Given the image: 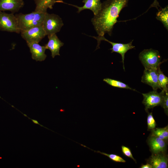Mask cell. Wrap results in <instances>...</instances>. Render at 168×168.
Returning a JSON list of instances; mask_svg holds the SVG:
<instances>
[{
	"instance_id": "obj_17",
	"label": "cell",
	"mask_w": 168,
	"mask_h": 168,
	"mask_svg": "<svg viewBox=\"0 0 168 168\" xmlns=\"http://www.w3.org/2000/svg\"><path fill=\"white\" fill-rule=\"evenodd\" d=\"M156 18L163 24L164 27L168 30V6L161 8L156 13Z\"/></svg>"
},
{
	"instance_id": "obj_2",
	"label": "cell",
	"mask_w": 168,
	"mask_h": 168,
	"mask_svg": "<svg viewBox=\"0 0 168 168\" xmlns=\"http://www.w3.org/2000/svg\"><path fill=\"white\" fill-rule=\"evenodd\" d=\"M45 14L35 11L28 14L20 13L16 14L20 31L42 25Z\"/></svg>"
},
{
	"instance_id": "obj_27",
	"label": "cell",
	"mask_w": 168,
	"mask_h": 168,
	"mask_svg": "<svg viewBox=\"0 0 168 168\" xmlns=\"http://www.w3.org/2000/svg\"><path fill=\"white\" fill-rule=\"evenodd\" d=\"M31 119L33 122L34 123V124H38L39 125H40L41 127H43L45 128H46L48 129H49L48 128H47L45 127H44V126H43L42 125H41V124H40L36 120H35V119Z\"/></svg>"
},
{
	"instance_id": "obj_15",
	"label": "cell",
	"mask_w": 168,
	"mask_h": 168,
	"mask_svg": "<svg viewBox=\"0 0 168 168\" xmlns=\"http://www.w3.org/2000/svg\"><path fill=\"white\" fill-rule=\"evenodd\" d=\"M82 2L84 5L82 7L68 4L73 6L78 9L77 12L79 13L85 9H89L91 11L94 15H96L101 9L102 3L100 0H83Z\"/></svg>"
},
{
	"instance_id": "obj_23",
	"label": "cell",
	"mask_w": 168,
	"mask_h": 168,
	"mask_svg": "<svg viewBox=\"0 0 168 168\" xmlns=\"http://www.w3.org/2000/svg\"><path fill=\"white\" fill-rule=\"evenodd\" d=\"M163 107L166 114H168V91L165 92L163 103L161 106Z\"/></svg>"
},
{
	"instance_id": "obj_14",
	"label": "cell",
	"mask_w": 168,
	"mask_h": 168,
	"mask_svg": "<svg viewBox=\"0 0 168 168\" xmlns=\"http://www.w3.org/2000/svg\"><path fill=\"white\" fill-rule=\"evenodd\" d=\"M48 37L49 41L44 46L46 49L51 51V56L54 58L56 55H60V49L64 45V43L59 39L56 34Z\"/></svg>"
},
{
	"instance_id": "obj_21",
	"label": "cell",
	"mask_w": 168,
	"mask_h": 168,
	"mask_svg": "<svg viewBox=\"0 0 168 168\" xmlns=\"http://www.w3.org/2000/svg\"><path fill=\"white\" fill-rule=\"evenodd\" d=\"M81 146H83V147L87 148L89 149H90L92 151H93L94 152H96L98 153H100L103 155H105V156H107L108 157H109L110 160H112L113 161H114L115 162H122V163H124L126 162V161L124 160L122 158L121 156L117 155L115 154H107L105 152H102L100 151H96L95 150H93L92 149H91L86 146L83 145L82 144H80Z\"/></svg>"
},
{
	"instance_id": "obj_20",
	"label": "cell",
	"mask_w": 168,
	"mask_h": 168,
	"mask_svg": "<svg viewBox=\"0 0 168 168\" xmlns=\"http://www.w3.org/2000/svg\"><path fill=\"white\" fill-rule=\"evenodd\" d=\"M158 82L161 90H163L165 92L168 91V78L161 70L160 66L158 68Z\"/></svg>"
},
{
	"instance_id": "obj_10",
	"label": "cell",
	"mask_w": 168,
	"mask_h": 168,
	"mask_svg": "<svg viewBox=\"0 0 168 168\" xmlns=\"http://www.w3.org/2000/svg\"><path fill=\"white\" fill-rule=\"evenodd\" d=\"M167 142L151 134L147 140V143L152 153H166L167 149Z\"/></svg>"
},
{
	"instance_id": "obj_7",
	"label": "cell",
	"mask_w": 168,
	"mask_h": 168,
	"mask_svg": "<svg viewBox=\"0 0 168 168\" xmlns=\"http://www.w3.org/2000/svg\"><path fill=\"white\" fill-rule=\"evenodd\" d=\"M165 91L162 90L160 93L156 91L153 90L146 93H142L143 99L142 104L145 107V109L147 112L148 110L154 107L158 106H162Z\"/></svg>"
},
{
	"instance_id": "obj_24",
	"label": "cell",
	"mask_w": 168,
	"mask_h": 168,
	"mask_svg": "<svg viewBox=\"0 0 168 168\" xmlns=\"http://www.w3.org/2000/svg\"><path fill=\"white\" fill-rule=\"evenodd\" d=\"M122 151L125 156L133 159L136 163V161L133 157L130 149L128 147L124 146H121Z\"/></svg>"
},
{
	"instance_id": "obj_28",
	"label": "cell",
	"mask_w": 168,
	"mask_h": 168,
	"mask_svg": "<svg viewBox=\"0 0 168 168\" xmlns=\"http://www.w3.org/2000/svg\"><path fill=\"white\" fill-rule=\"evenodd\" d=\"M23 114L25 116L27 117V116L26 114Z\"/></svg>"
},
{
	"instance_id": "obj_18",
	"label": "cell",
	"mask_w": 168,
	"mask_h": 168,
	"mask_svg": "<svg viewBox=\"0 0 168 168\" xmlns=\"http://www.w3.org/2000/svg\"><path fill=\"white\" fill-rule=\"evenodd\" d=\"M151 135L156 136L166 141L168 139V125L163 128H155L152 130Z\"/></svg>"
},
{
	"instance_id": "obj_26",
	"label": "cell",
	"mask_w": 168,
	"mask_h": 168,
	"mask_svg": "<svg viewBox=\"0 0 168 168\" xmlns=\"http://www.w3.org/2000/svg\"><path fill=\"white\" fill-rule=\"evenodd\" d=\"M141 168H152V166L149 163H147L145 165H142Z\"/></svg>"
},
{
	"instance_id": "obj_6",
	"label": "cell",
	"mask_w": 168,
	"mask_h": 168,
	"mask_svg": "<svg viewBox=\"0 0 168 168\" xmlns=\"http://www.w3.org/2000/svg\"><path fill=\"white\" fill-rule=\"evenodd\" d=\"M96 39L97 42V45L96 49L100 48L99 46L101 41H105L110 44L112 47L110 49L111 50V53L116 52L120 54L122 57V62L123 64V68L125 71L124 66V59L125 54L129 50L134 48L135 46L132 45L133 40L127 44H123L115 43L109 41L106 39L104 36H91Z\"/></svg>"
},
{
	"instance_id": "obj_16",
	"label": "cell",
	"mask_w": 168,
	"mask_h": 168,
	"mask_svg": "<svg viewBox=\"0 0 168 168\" xmlns=\"http://www.w3.org/2000/svg\"><path fill=\"white\" fill-rule=\"evenodd\" d=\"M36 5L35 11L46 13L49 8L52 9L53 6L56 3H65L61 0H34Z\"/></svg>"
},
{
	"instance_id": "obj_11",
	"label": "cell",
	"mask_w": 168,
	"mask_h": 168,
	"mask_svg": "<svg viewBox=\"0 0 168 168\" xmlns=\"http://www.w3.org/2000/svg\"><path fill=\"white\" fill-rule=\"evenodd\" d=\"M152 168H167L168 166L167 155L165 152L152 153L147 162Z\"/></svg>"
},
{
	"instance_id": "obj_25",
	"label": "cell",
	"mask_w": 168,
	"mask_h": 168,
	"mask_svg": "<svg viewBox=\"0 0 168 168\" xmlns=\"http://www.w3.org/2000/svg\"><path fill=\"white\" fill-rule=\"evenodd\" d=\"M158 7L161 8V7L160 6L157 0H154L153 3L150 5L147 10L144 13L147 12L150 8L152 7H155L158 10H159L158 9Z\"/></svg>"
},
{
	"instance_id": "obj_9",
	"label": "cell",
	"mask_w": 168,
	"mask_h": 168,
	"mask_svg": "<svg viewBox=\"0 0 168 168\" xmlns=\"http://www.w3.org/2000/svg\"><path fill=\"white\" fill-rule=\"evenodd\" d=\"M158 68H145L142 77L141 82L151 86L154 91H157L158 89L161 90L158 80Z\"/></svg>"
},
{
	"instance_id": "obj_13",
	"label": "cell",
	"mask_w": 168,
	"mask_h": 168,
	"mask_svg": "<svg viewBox=\"0 0 168 168\" xmlns=\"http://www.w3.org/2000/svg\"><path fill=\"white\" fill-rule=\"evenodd\" d=\"M24 5L23 0H0V11H9L14 13L18 12Z\"/></svg>"
},
{
	"instance_id": "obj_4",
	"label": "cell",
	"mask_w": 168,
	"mask_h": 168,
	"mask_svg": "<svg viewBox=\"0 0 168 168\" xmlns=\"http://www.w3.org/2000/svg\"><path fill=\"white\" fill-rule=\"evenodd\" d=\"M64 24L62 18L54 14L45 13L42 26L46 35L50 36L59 32Z\"/></svg>"
},
{
	"instance_id": "obj_22",
	"label": "cell",
	"mask_w": 168,
	"mask_h": 168,
	"mask_svg": "<svg viewBox=\"0 0 168 168\" xmlns=\"http://www.w3.org/2000/svg\"><path fill=\"white\" fill-rule=\"evenodd\" d=\"M147 113L148 115L147 118V130L151 131L156 128V123L153 116L152 112H148Z\"/></svg>"
},
{
	"instance_id": "obj_5",
	"label": "cell",
	"mask_w": 168,
	"mask_h": 168,
	"mask_svg": "<svg viewBox=\"0 0 168 168\" xmlns=\"http://www.w3.org/2000/svg\"><path fill=\"white\" fill-rule=\"evenodd\" d=\"M0 30L20 33L17 18L13 13L8 14L0 11Z\"/></svg>"
},
{
	"instance_id": "obj_12",
	"label": "cell",
	"mask_w": 168,
	"mask_h": 168,
	"mask_svg": "<svg viewBox=\"0 0 168 168\" xmlns=\"http://www.w3.org/2000/svg\"><path fill=\"white\" fill-rule=\"evenodd\" d=\"M31 54L32 58L36 61H44L47 57L45 52L46 48L44 46L39 44V43L32 42L27 43Z\"/></svg>"
},
{
	"instance_id": "obj_3",
	"label": "cell",
	"mask_w": 168,
	"mask_h": 168,
	"mask_svg": "<svg viewBox=\"0 0 168 168\" xmlns=\"http://www.w3.org/2000/svg\"><path fill=\"white\" fill-rule=\"evenodd\" d=\"M139 59L144 68H157L160 65L166 60L161 61V57L159 52L152 49H145L139 55Z\"/></svg>"
},
{
	"instance_id": "obj_8",
	"label": "cell",
	"mask_w": 168,
	"mask_h": 168,
	"mask_svg": "<svg viewBox=\"0 0 168 168\" xmlns=\"http://www.w3.org/2000/svg\"><path fill=\"white\" fill-rule=\"evenodd\" d=\"M20 33L22 37L26 43L32 42L39 43L46 35L42 25L21 31Z\"/></svg>"
},
{
	"instance_id": "obj_19",
	"label": "cell",
	"mask_w": 168,
	"mask_h": 168,
	"mask_svg": "<svg viewBox=\"0 0 168 168\" xmlns=\"http://www.w3.org/2000/svg\"><path fill=\"white\" fill-rule=\"evenodd\" d=\"M103 81L113 87L129 89L137 91L135 89L132 88L127 84L120 81L109 78H104Z\"/></svg>"
},
{
	"instance_id": "obj_1",
	"label": "cell",
	"mask_w": 168,
	"mask_h": 168,
	"mask_svg": "<svg viewBox=\"0 0 168 168\" xmlns=\"http://www.w3.org/2000/svg\"><path fill=\"white\" fill-rule=\"evenodd\" d=\"M129 0H107L102 3L98 13L91 22L98 36H104L107 33L111 36L114 26L122 9L127 6Z\"/></svg>"
}]
</instances>
